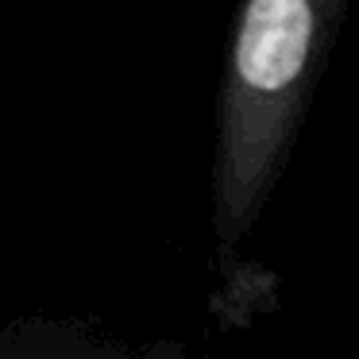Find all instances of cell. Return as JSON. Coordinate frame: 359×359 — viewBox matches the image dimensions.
Masks as SVG:
<instances>
[{
	"label": "cell",
	"instance_id": "cell-1",
	"mask_svg": "<svg viewBox=\"0 0 359 359\" xmlns=\"http://www.w3.org/2000/svg\"><path fill=\"white\" fill-rule=\"evenodd\" d=\"M340 8L344 0H243L220 93L212 186L224 255L255 224L278 182Z\"/></svg>",
	"mask_w": 359,
	"mask_h": 359
}]
</instances>
